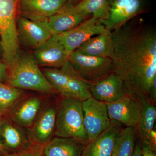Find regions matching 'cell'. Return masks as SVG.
Wrapping results in <instances>:
<instances>
[{"label": "cell", "mask_w": 156, "mask_h": 156, "mask_svg": "<svg viewBox=\"0 0 156 156\" xmlns=\"http://www.w3.org/2000/svg\"><path fill=\"white\" fill-rule=\"evenodd\" d=\"M112 32L114 72L128 95L147 97L156 78L155 30L140 21H129Z\"/></svg>", "instance_id": "1"}, {"label": "cell", "mask_w": 156, "mask_h": 156, "mask_svg": "<svg viewBox=\"0 0 156 156\" xmlns=\"http://www.w3.org/2000/svg\"><path fill=\"white\" fill-rule=\"evenodd\" d=\"M83 101L63 97L56 108L54 134L58 137L78 140L86 145L88 137L84 127Z\"/></svg>", "instance_id": "2"}, {"label": "cell", "mask_w": 156, "mask_h": 156, "mask_svg": "<svg viewBox=\"0 0 156 156\" xmlns=\"http://www.w3.org/2000/svg\"><path fill=\"white\" fill-rule=\"evenodd\" d=\"M8 72L7 81L12 87L44 93L53 91L33 56L20 53L16 62Z\"/></svg>", "instance_id": "3"}, {"label": "cell", "mask_w": 156, "mask_h": 156, "mask_svg": "<svg viewBox=\"0 0 156 156\" xmlns=\"http://www.w3.org/2000/svg\"><path fill=\"white\" fill-rule=\"evenodd\" d=\"M20 0H0V37L3 62L8 70L16 62L20 52L17 19Z\"/></svg>", "instance_id": "4"}, {"label": "cell", "mask_w": 156, "mask_h": 156, "mask_svg": "<svg viewBox=\"0 0 156 156\" xmlns=\"http://www.w3.org/2000/svg\"><path fill=\"white\" fill-rule=\"evenodd\" d=\"M42 72L53 91L63 97L83 101L92 97L89 91L90 85L78 76L68 61L61 68L46 69Z\"/></svg>", "instance_id": "5"}, {"label": "cell", "mask_w": 156, "mask_h": 156, "mask_svg": "<svg viewBox=\"0 0 156 156\" xmlns=\"http://www.w3.org/2000/svg\"><path fill=\"white\" fill-rule=\"evenodd\" d=\"M68 61L78 76L90 85L114 72L111 58L87 56L76 50L70 54Z\"/></svg>", "instance_id": "6"}, {"label": "cell", "mask_w": 156, "mask_h": 156, "mask_svg": "<svg viewBox=\"0 0 156 156\" xmlns=\"http://www.w3.org/2000/svg\"><path fill=\"white\" fill-rule=\"evenodd\" d=\"M48 19H30L21 15L17 17V34L19 44L35 50L45 44L54 35Z\"/></svg>", "instance_id": "7"}, {"label": "cell", "mask_w": 156, "mask_h": 156, "mask_svg": "<svg viewBox=\"0 0 156 156\" xmlns=\"http://www.w3.org/2000/svg\"><path fill=\"white\" fill-rule=\"evenodd\" d=\"M84 127L88 142L95 139L110 126L106 103L91 97L83 101Z\"/></svg>", "instance_id": "8"}, {"label": "cell", "mask_w": 156, "mask_h": 156, "mask_svg": "<svg viewBox=\"0 0 156 156\" xmlns=\"http://www.w3.org/2000/svg\"><path fill=\"white\" fill-rule=\"evenodd\" d=\"M108 18L102 24L113 31L120 28L144 9V0H108Z\"/></svg>", "instance_id": "9"}, {"label": "cell", "mask_w": 156, "mask_h": 156, "mask_svg": "<svg viewBox=\"0 0 156 156\" xmlns=\"http://www.w3.org/2000/svg\"><path fill=\"white\" fill-rule=\"evenodd\" d=\"M105 29L99 20L91 17L73 28L56 35L70 55L87 40L99 34Z\"/></svg>", "instance_id": "10"}, {"label": "cell", "mask_w": 156, "mask_h": 156, "mask_svg": "<svg viewBox=\"0 0 156 156\" xmlns=\"http://www.w3.org/2000/svg\"><path fill=\"white\" fill-rule=\"evenodd\" d=\"M109 117L111 121L125 127H136L142 110L139 99L127 95L119 100L106 103Z\"/></svg>", "instance_id": "11"}, {"label": "cell", "mask_w": 156, "mask_h": 156, "mask_svg": "<svg viewBox=\"0 0 156 156\" xmlns=\"http://www.w3.org/2000/svg\"><path fill=\"white\" fill-rule=\"evenodd\" d=\"M56 108L48 105L41 111L31 126L29 138L31 143L44 146L52 139L56 127Z\"/></svg>", "instance_id": "12"}, {"label": "cell", "mask_w": 156, "mask_h": 156, "mask_svg": "<svg viewBox=\"0 0 156 156\" xmlns=\"http://www.w3.org/2000/svg\"><path fill=\"white\" fill-rule=\"evenodd\" d=\"M69 54L54 35L44 45L34 50L33 56L38 66L61 68L68 60Z\"/></svg>", "instance_id": "13"}, {"label": "cell", "mask_w": 156, "mask_h": 156, "mask_svg": "<svg viewBox=\"0 0 156 156\" xmlns=\"http://www.w3.org/2000/svg\"><path fill=\"white\" fill-rule=\"evenodd\" d=\"M89 91L92 97L105 103L115 102L128 95L123 81L114 72L91 84Z\"/></svg>", "instance_id": "14"}, {"label": "cell", "mask_w": 156, "mask_h": 156, "mask_svg": "<svg viewBox=\"0 0 156 156\" xmlns=\"http://www.w3.org/2000/svg\"><path fill=\"white\" fill-rule=\"evenodd\" d=\"M123 126L111 121L110 126L84 146L82 156H112L117 136Z\"/></svg>", "instance_id": "15"}, {"label": "cell", "mask_w": 156, "mask_h": 156, "mask_svg": "<svg viewBox=\"0 0 156 156\" xmlns=\"http://www.w3.org/2000/svg\"><path fill=\"white\" fill-rule=\"evenodd\" d=\"M142 110L136 128L137 137L140 142L147 143L156 151V131L154 129L156 119V105L152 103L147 96L139 98Z\"/></svg>", "instance_id": "16"}, {"label": "cell", "mask_w": 156, "mask_h": 156, "mask_svg": "<svg viewBox=\"0 0 156 156\" xmlns=\"http://www.w3.org/2000/svg\"><path fill=\"white\" fill-rule=\"evenodd\" d=\"M67 0H20L18 11L30 19H48L61 10Z\"/></svg>", "instance_id": "17"}, {"label": "cell", "mask_w": 156, "mask_h": 156, "mask_svg": "<svg viewBox=\"0 0 156 156\" xmlns=\"http://www.w3.org/2000/svg\"><path fill=\"white\" fill-rule=\"evenodd\" d=\"M89 17L78 11L75 5L66 3L61 10L48 18V23L53 35H57L73 28Z\"/></svg>", "instance_id": "18"}, {"label": "cell", "mask_w": 156, "mask_h": 156, "mask_svg": "<svg viewBox=\"0 0 156 156\" xmlns=\"http://www.w3.org/2000/svg\"><path fill=\"white\" fill-rule=\"evenodd\" d=\"M112 31L105 28L97 36L87 40L76 49L87 56L112 58L113 56Z\"/></svg>", "instance_id": "19"}, {"label": "cell", "mask_w": 156, "mask_h": 156, "mask_svg": "<svg viewBox=\"0 0 156 156\" xmlns=\"http://www.w3.org/2000/svg\"><path fill=\"white\" fill-rule=\"evenodd\" d=\"M17 103L19 105L16 104L15 108H12L11 121L19 126L31 127L41 109V100L39 98L31 97Z\"/></svg>", "instance_id": "20"}, {"label": "cell", "mask_w": 156, "mask_h": 156, "mask_svg": "<svg viewBox=\"0 0 156 156\" xmlns=\"http://www.w3.org/2000/svg\"><path fill=\"white\" fill-rule=\"evenodd\" d=\"M85 144L78 140L52 138L44 147V156H82Z\"/></svg>", "instance_id": "21"}, {"label": "cell", "mask_w": 156, "mask_h": 156, "mask_svg": "<svg viewBox=\"0 0 156 156\" xmlns=\"http://www.w3.org/2000/svg\"><path fill=\"white\" fill-rule=\"evenodd\" d=\"M0 137L5 149L16 152L26 147L31 142L27 139L22 130L16 124L7 120H2L0 127Z\"/></svg>", "instance_id": "22"}, {"label": "cell", "mask_w": 156, "mask_h": 156, "mask_svg": "<svg viewBox=\"0 0 156 156\" xmlns=\"http://www.w3.org/2000/svg\"><path fill=\"white\" fill-rule=\"evenodd\" d=\"M137 137L135 127L122 128L117 136L112 156H132Z\"/></svg>", "instance_id": "23"}, {"label": "cell", "mask_w": 156, "mask_h": 156, "mask_svg": "<svg viewBox=\"0 0 156 156\" xmlns=\"http://www.w3.org/2000/svg\"><path fill=\"white\" fill-rule=\"evenodd\" d=\"M75 6L82 14L94 17L101 23L108 18V0H81Z\"/></svg>", "instance_id": "24"}, {"label": "cell", "mask_w": 156, "mask_h": 156, "mask_svg": "<svg viewBox=\"0 0 156 156\" xmlns=\"http://www.w3.org/2000/svg\"><path fill=\"white\" fill-rule=\"evenodd\" d=\"M23 95L21 89L0 83V113L3 114L11 109L21 99Z\"/></svg>", "instance_id": "25"}, {"label": "cell", "mask_w": 156, "mask_h": 156, "mask_svg": "<svg viewBox=\"0 0 156 156\" xmlns=\"http://www.w3.org/2000/svg\"><path fill=\"white\" fill-rule=\"evenodd\" d=\"M44 146L31 143L26 147L6 156H44Z\"/></svg>", "instance_id": "26"}, {"label": "cell", "mask_w": 156, "mask_h": 156, "mask_svg": "<svg viewBox=\"0 0 156 156\" xmlns=\"http://www.w3.org/2000/svg\"><path fill=\"white\" fill-rule=\"evenodd\" d=\"M140 143L141 147V156H156V151L147 143L142 141Z\"/></svg>", "instance_id": "27"}, {"label": "cell", "mask_w": 156, "mask_h": 156, "mask_svg": "<svg viewBox=\"0 0 156 156\" xmlns=\"http://www.w3.org/2000/svg\"><path fill=\"white\" fill-rule=\"evenodd\" d=\"M8 69L4 62L0 61V83H5L8 81Z\"/></svg>", "instance_id": "28"}, {"label": "cell", "mask_w": 156, "mask_h": 156, "mask_svg": "<svg viewBox=\"0 0 156 156\" xmlns=\"http://www.w3.org/2000/svg\"><path fill=\"white\" fill-rule=\"evenodd\" d=\"M148 98L152 103L156 105V78L154 80L153 83L151 86Z\"/></svg>", "instance_id": "29"}, {"label": "cell", "mask_w": 156, "mask_h": 156, "mask_svg": "<svg viewBox=\"0 0 156 156\" xmlns=\"http://www.w3.org/2000/svg\"><path fill=\"white\" fill-rule=\"evenodd\" d=\"M132 156H141V147L140 143H137L135 144L134 152Z\"/></svg>", "instance_id": "30"}, {"label": "cell", "mask_w": 156, "mask_h": 156, "mask_svg": "<svg viewBox=\"0 0 156 156\" xmlns=\"http://www.w3.org/2000/svg\"><path fill=\"white\" fill-rule=\"evenodd\" d=\"M2 114L0 113V127H1V121H2ZM8 153H6V149L4 147L2 141H1V137H0V156L3 155L6 156L8 154Z\"/></svg>", "instance_id": "31"}, {"label": "cell", "mask_w": 156, "mask_h": 156, "mask_svg": "<svg viewBox=\"0 0 156 156\" xmlns=\"http://www.w3.org/2000/svg\"><path fill=\"white\" fill-rule=\"evenodd\" d=\"M2 57V42L0 37V58Z\"/></svg>", "instance_id": "32"}]
</instances>
